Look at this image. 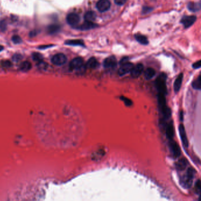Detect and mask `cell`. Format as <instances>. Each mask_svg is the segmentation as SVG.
Masks as SVG:
<instances>
[{
	"instance_id": "cell-1",
	"label": "cell",
	"mask_w": 201,
	"mask_h": 201,
	"mask_svg": "<svg viewBox=\"0 0 201 201\" xmlns=\"http://www.w3.org/2000/svg\"><path fill=\"white\" fill-rule=\"evenodd\" d=\"M195 173L194 169L190 168L187 170L186 174L181 179V184L182 187L188 189L191 187L193 182V179Z\"/></svg>"
},
{
	"instance_id": "cell-2",
	"label": "cell",
	"mask_w": 201,
	"mask_h": 201,
	"mask_svg": "<svg viewBox=\"0 0 201 201\" xmlns=\"http://www.w3.org/2000/svg\"><path fill=\"white\" fill-rule=\"evenodd\" d=\"M70 69L71 70H77L79 72L85 71L86 67L84 65V60L81 57H76L73 59L70 63Z\"/></svg>"
},
{
	"instance_id": "cell-3",
	"label": "cell",
	"mask_w": 201,
	"mask_h": 201,
	"mask_svg": "<svg viewBox=\"0 0 201 201\" xmlns=\"http://www.w3.org/2000/svg\"><path fill=\"white\" fill-rule=\"evenodd\" d=\"M166 75L165 74H162L158 77L156 81L158 93H163L165 95H166L167 93V89L166 86Z\"/></svg>"
},
{
	"instance_id": "cell-4",
	"label": "cell",
	"mask_w": 201,
	"mask_h": 201,
	"mask_svg": "<svg viewBox=\"0 0 201 201\" xmlns=\"http://www.w3.org/2000/svg\"><path fill=\"white\" fill-rule=\"evenodd\" d=\"M67 61V57L64 54L58 53L54 55L51 58L53 64L56 65H65Z\"/></svg>"
},
{
	"instance_id": "cell-5",
	"label": "cell",
	"mask_w": 201,
	"mask_h": 201,
	"mask_svg": "<svg viewBox=\"0 0 201 201\" xmlns=\"http://www.w3.org/2000/svg\"><path fill=\"white\" fill-rule=\"evenodd\" d=\"M110 2L109 0H99L96 4L97 9L102 13L106 12L110 8Z\"/></svg>"
},
{
	"instance_id": "cell-6",
	"label": "cell",
	"mask_w": 201,
	"mask_h": 201,
	"mask_svg": "<svg viewBox=\"0 0 201 201\" xmlns=\"http://www.w3.org/2000/svg\"><path fill=\"white\" fill-rule=\"evenodd\" d=\"M133 65L131 63L126 62L122 65H121V67L118 70V74L120 76H123L129 73H130L133 67Z\"/></svg>"
},
{
	"instance_id": "cell-7",
	"label": "cell",
	"mask_w": 201,
	"mask_h": 201,
	"mask_svg": "<svg viewBox=\"0 0 201 201\" xmlns=\"http://www.w3.org/2000/svg\"><path fill=\"white\" fill-rule=\"evenodd\" d=\"M143 69L144 67L142 64H138L135 66H133L132 70L130 72L132 77L133 78L139 77L143 72Z\"/></svg>"
},
{
	"instance_id": "cell-8",
	"label": "cell",
	"mask_w": 201,
	"mask_h": 201,
	"mask_svg": "<svg viewBox=\"0 0 201 201\" xmlns=\"http://www.w3.org/2000/svg\"><path fill=\"white\" fill-rule=\"evenodd\" d=\"M80 17L76 13H70L67 17V21L71 25H77L80 21Z\"/></svg>"
},
{
	"instance_id": "cell-9",
	"label": "cell",
	"mask_w": 201,
	"mask_h": 201,
	"mask_svg": "<svg viewBox=\"0 0 201 201\" xmlns=\"http://www.w3.org/2000/svg\"><path fill=\"white\" fill-rule=\"evenodd\" d=\"M170 149L171 153L175 158H178L181 155V149L176 142L172 141L170 143Z\"/></svg>"
},
{
	"instance_id": "cell-10",
	"label": "cell",
	"mask_w": 201,
	"mask_h": 201,
	"mask_svg": "<svg viewBox=\"0 0 201 201\" xmlns=\"http://www.w3.org/2000/svg\"><path fill=\"white\" fill-rule=\"evenodd\" d=\"M179 134H180V137L182 140V142L183 145L185 147H188V140L186 136V133L185 132V128L183 125H180L179 127Z\"/></svg>"
},
{
	"instance_id": "cell-11",
	"label": "cell",
	"mask_w": 201,
	"mask_h": 201,
	"mask_svg": "<svg viewBox=\"0 0 201 201\" xmlns=\"http://www.w3.org/2000/svg\"><path fill=\"white\" fill-rule=\"evenodd\" d=\"M196 17L195 16H185L181 20V23L184 25L185 28L191 27L195 22Z\"/></svg>"
},
{
	"instance_id": "cell-12",
	"label": "cell",
	"mask_w": 201,
	"mask_h": 201,
	"mask_svg": "<svg viewBox=\"0 0 201 201\" xmlns=\"http://www.w3.org/2000/svg\"><path fill=\"white\" fill-rule=\"evenodd\" d=\"M104 67L107 69L113 68L117 65V60L114 56H110L106 58L104 61Z\"/></svg>"
},
{
	"instance_id": "cell-13",
	"label": "cell",
	"mask_w": 201,
	"mask_h": 201,
	"mask_svg": "<svg viewBox=\"0 0 201 201\" xmlns=\"http://www.w3.org/2000/svg\"><path fill=\"white\" fill-rule=\"evenodd\" d=\"M183 77L184 74L183 73H181L178 76H177L176 80L175 81L174 83V90L176 93H177L181 87L182 83V80H183Z\"/></svg>"
},
{
	"instance_id": "cell-14",
	"label": "cell",
	"mask_w": 201,
	"mask_h": 201,
	"mask_svg": "<svg viewBox=\"0 0 201 201\" xmlns=\"http://www.w3.org/2000/svg\"><path fill=\"white\" fill-rule=\"evenodd\" d=\"M187 165L188 161L185 158L181 159L176 163V168L177 170L182 171L185 170V168L187 167Z\"/></svg>"
},
{
	"instance_id": "cell-15",
	"label": "cell",
	"mask_w": 201,
	"mask_h": 201,
	"mask_svg": "<svg viewBox=\"0 0 201 201\" xmlns=\"http://www.w3.org/2000/svg\"><path fill=\"white\" fill-rule=\"evenodd\" d=\"M174 128L172 122L169 123V125L167 126L166 129V136L169 139V140H172V139L174 136Z\"/></svg>"
},
{
	"instance_id": "cell-16",
	"label": "cell",
	"mask_w": 201,
	"mask_h": 201,
	"mask_svg": "<svg viewBox=\"0 0 201 201\" xmlns=\"http://www.w3.org/2000/svg\"><path fill=\"white\" fill-rule=\"evenodd\" d=\"M99 62L95 57H91L87 61L86 65H85L86 68L89 69H96L99 66Z\"/></svg>"
},
{
	"instance_id": "cell-17",
	"label": "cell",
	"mask_w": 201,
	"mask_h": 201,
	"mask_svg": "<svg viewBox=\"0 0 201 201\" xmlns=\"http://www.w3.org/2000/svg\"><path fill=\"white\" fill-rule=\"evenodd\" d=\"M96 16L95 12L90 11L87 12L84 15V20L87 22H93L96 20Z\"/></svg>"
},
{
	"instance_id": "cell-18",
	"label": "cell",
	"mask_w": 201,
	"mask_h": 201,
	"mask_svg": "<svg viewBox=\"0 0 201 201\" xmlns=\"http://www.w3.org/2000/svg\"><path fill=\"white\" fill-rule=\"evenodd\" d=\"M96 24L93 23V22H87L86 21L84 24H82L80 27H78V28L82 30H90L91 28H94L96 27Z\"/></svg>"
},
{
	"instance_id": "cell-19",
	"label": "cell",
	"mask_w": 201,
	"mask_h": 201,
	"mask_svg": "<svg viewBox=\"0 0 201 201\" xmlns=\"http://www.w3.org/2000/svg\"><path fill=\"white\" fill-rule=\"evenodd\" d=\"M155 74H156V72L153 69L148 68L145 70L144 76L146 80H151L155 76Z\"/></svg>"
},
{
	"instance_id": "cell-20",
	"label": "cell",
	"mask_w": 201,
	"mask_h": 201,
	"mask_svg": "<svg viewBox=\"0 0 201 201\" xmlns=\"http://www.w3.org/2000/svg\"><path fill=\"white\" fill-rule=\"evenodd\" d=\"M135 39L139 43H140L142 44H144V45H146L148 44L149 41L147 40V38L143 35H140V34H137L135 35Z\"/></svg>"
},
{
	"instance_id": "cell-21",
	"label": "cell",
	"mask_w": 201,
	"mask_h": 201,
	"mask_svg": "<svg viewBox=\"0 0 201 201\" xmlns=\"http://www.w3.org/2000/svg\"><path fill=\"white\" fill-rule=\"evenodd\" d=\"M188 8L190 11H198L201 8V4L200 3H194V2H190L188 4Z\"/></svg>"
},
{
	"instance_id": "cell-22",
	"label": "cell",
	"mask_w": 201,
	"mask_h": 201,
	"mask_svg": "<svg viewBox=\"0 0 201 201\" xmlns=\"http://www.w3.org/2000/svg\"><path fill=\"white\" fill-rule=\"evenodd\" d=\"M32 64L30 62L26 61L23 62L20 65V70L23 72H27L32 69Z\"/></svg>"
},
{
	"instance_id": "cell-23",
	"label": "cell",
	"mask_w": 201,
	"mask_h": 201,
	"mask_svg": "<svg viewBox=\"0 0 201 201\" xmlns=\"http://www.w3.org/2000/svg\"><path fill=\"white\" fill-rule=\"evenodd\" d=\"M192 87L193 89L196 90L201 89V76H199L198 79L192 83Z\"/></svg>"
},
{
	"instance_id": "cell-24",
	"label": "cell",
	"mask_w": 201,
	"mask_h": 201,
	"mask_svg": "<svg viewBox=\"0 0 201 201\" xmlns=\"http://www.w3.org/2000/svg\"><path fill=\"white\" fill-rule=\"evenodd\" d=\"M66 44L72 46H83V42L81 40H69L65 42Z\"/></svg>"
},
{
	"instance_id": "cell-25",
	"label": "cell",
	"mask_w": 201,
	"mask_h": 201,
	"mask_svg": "<svg viewBox=\"0 0 201 201\" xmlns=\"http://www.w3.org/2000/svg\"><path fill=\"white\" fill-rule=\"evenodd\" d=\"M32 59L36 61H38V62H40L42 61L43 60V56L41 54H39V53H35L32 54Z\"/></svg>"
},
{
	"instance_id": "cell-26",
	"label": "cell",
	"mask_w": 201,
	"mask_h": 201,
	"mask_svg": "<svg viewBox=\"0 0 201 201\" xmlns=\"http://www.w3.org/2000/svg\"><path fill=\"white\" fill-rule=\"evenodd\" d=\"M195 192L197 193L198 195H199L200 192H201V182H200L199 179H198L197 181V182H196V184H195Z\"/></svg>"
},
{
	"instance_id": "cell-27",
	"label": "cell",
	"mask_w": 201,
	"mask_h": 201,
	"mask_svg": "<svg viewBox=\"0 0 201 201\" xmlns=\"http://www.w3.org/2000/svg\"><path fill=\"white\" fill-rule=\"evenodd\" d=\"M121 100L124 102L125 104L127 106H131V105H132V100H131L130 99H128V98H127V97H121Z\"/></svg>"
},
{
	"instance_id": "cell-28",
	"label": "cell",
	"mask_w": 201,
	"mask_h": 201,
	"mask_svg": "<svg viewBox=\"0 0 201 201\" xmlns=\"http://www.w3.org/2000/svg\"><path fill=\"white\" fill-rule=\"evenodd\" d=\"M12 40L13 41V42L16 44H18V43H20L21 42V38L18 36V35H14L13 37V39Z\"/></svg>"
},
{
	"instance_id": "cell-29",
	"label": "cell",
	"mask_w": 201,
	"mask_h": 201,
	"mask_svg": "<svg viewBox=\"0 0 201 201\" xmlns=\"http://www.w3.org/2000/svg\"><path fill=\"white\" fill-rule=\"evenodd\" d=\"M114 2L117 5L122 6L126 3V0H114Z\"/></svg>"
},
{
	"instance_id": "cell-30",
	"label": "cell",
	"mask_w": 201,
	"mask_h": 201,
	"mask_svg": "<svg viewBox=\"0 0 201 201\" xmlns=\"http://www.w3.org/2000/svg\"><path fill=\"white\" fill-rule=\"evenodd\" d=\"M58 29V27L56 25H51L50 27V28H49V30L51 32H55L57 31Z\"/></svg>"
},
{
	"instance_id": "cell-31",
	"label": "cell",
	"mask_w": 201,
	"mask_h": 201,
	"mask_svg": "<svg viewBox=\"0 0 201 201\" xmlns=\"http://www.w3.org/2000/svg\"><path fill=\"white\" fill-rule=\"evenodd\" d=\"M201 60H199V61H197V62H196L193 64V67L194 69H199L201 67Z\"/></svg>"
},
{
	"instance_id": "cell-32",
	"label": "cell",
	"mask_w": 201,
	"mask_h": 201,
	"mask_svg": "<svg viewBox=\"0 0 201 201\" xmlns=\"http://www.w3.org/2000/svg\"><path fill=\"white\" fill-rule=\"evenodd\" d=\"M3 65L4 67H9L11 65V63L8 61H4L3 63Z\"/></svg>"
},
{
	"instance_id": "cell-33",
	"label": "cell",
	"mask_w": 201,
	"mask_h": 201,
	"mask_svg": "<svg viewBox=\"0 0 201 201\" xmlns=\"http://www.w3.org/2000/svg\"><path fill=\"white\" fill-rule=\"evenodd\" d=\"M2 50H3V47L1 46H0V51H1Z\"/></svg>"
}]
</instances>
